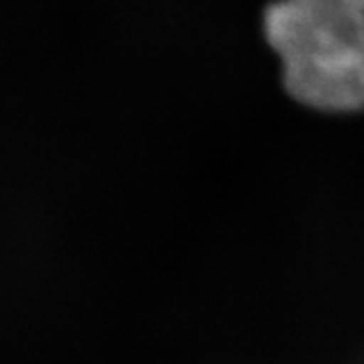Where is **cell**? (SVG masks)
<instances>
[{
    "label": "cell",
    "mask_w": 364,
    "mask_h": 364,
    "mask_svg": "<svg viewBox=\"0 0 364 364\" xmlns=\"http://www.w3.org/2000/svg\"><path fill=\"white\" fill-rule=\"evenodd\" d=\"M264 31L296 101L336 112L364 108V0H277Z\"/></svg>",
    "instance_id": "obj_1"
}]
</instances>
